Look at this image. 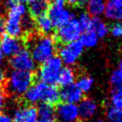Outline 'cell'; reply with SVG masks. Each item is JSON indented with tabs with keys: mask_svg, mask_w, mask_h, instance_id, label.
<instances>
[{
	"mask_svg": "<svg viewBox=\"0 0 122 122\" xmlns=\"http://www.w3.org/2000/svg\"><path fill=\"white\" fill-rule=\"evenodd\" d=\"M30 50H29L36 63L42 64L50 57L55 56L56 42L49 35L35 37L30 41Z\"/></svg>",
	"mask_w": 122,
	"mask_h": 122,
	"instance_id": "obj_1",
	"label": "cell"
},
{
	"mask_svg": "<svg viewBox=\"0 0 122 122\" xmlns=\"http://www.w3.org/2000/svg\"><path fill=\"white\" fill-rule=\"evenodd\" d=\"M32 72L12 70L6 78L5 84L9 93L15 97H21L33 84Z\"/></svg>",
	"mask_w": 122,
	"mask_h": 122,
	"instance_id": "obj_2",
	"label": "cell"
},
{
	"mask_svg": "<svg viewBox=\"0 0 122 122\" xmlns=\"http://www.w3.org/2000/svg\"><path fill=\"white\" fill-rule=\"evenodd\" d=\"M26 5L16 2L11 8L8 9L7 18L5 22V31L9 36L19 38L23 33L22 20L27 15Z\"/></svg>",
	"mask_w": 122,
	"mask_h": 122,
	"instance_id": "obj_3",
	"label": "cell"
},
{
	"mask_svg": "<svg viewBox=\"0 0 122 122\" xmlns=\"http://www.w3.org/2000/svg\"><path fill=\"white\" fill-rule=\"evenodd\" d=\"M62 67L63 63L60 60V58L53 56L41 64L37 73L38 79L42 83L56 85L57 84L58 74Z\"/></svg>",
	"mask_w": 122,
	"mask_h": 122,
	"instance_id": "obj_4",
	"label": "cell"
},
{
	"mask_svg": "<svg viewBox=\"0 0 122 122\" xmlns=\"http://www.w3.org/2000/svg\"><path fill=\"white\" fill-rule=\"evenodd\" d=\"M48 16L54 27H59L74 17L73 13L65 6L64 0H55L48 6Z\"/></svg>",
	"mask_w": 122,
	"mask_h": 122,
	"instance_id": "obj_5",
	"label": "cell"
},
{
	"mask_svg": "<svg viewBox=\"0 0 122 122\" xmlns=\"http://www.w3.org/2000/svg\"><path fill=\"white\" fill-rule=\"evenodd\" d=\"M84 46L80 41L65 43L58 50V56L63 65L67 66L75 65L84 52Z\"/></svg>",
	"mask_w": 122,
	"mask_h": 122,
	"instance_id": "obj_6",
	"label": "cell"
},
{
	"mask_svg": "<svg viewBox=\"0 0 122 122\" xmlns=\"http://www.w3.org/2000/svg\"><path fill=\"white\" fill-rule=\"evenodd\" d=\"M57 28H58L57 32V39L64 44L79 41L81 34L83 32L82 27L80 26L77 19L75 17H73L68 22H66L63 25Z\"/></svg>",
	"mask_w": 122,
	"mask_h": 122,
	"instance_id": "obj_7",
	"label": "cell"
},
{
	"mask_svg": "<svg viewBox=\"0 0 122 122\" xmlns=\"http://www.w3.org/2000/svg\"><path fill=\"white\" fill-rule=\"evenodd\" d=\"M9 65L13 70L33 72L36 69V62L28 50L22 49L15 56L10 57Z\"/></svg>",
	"mask_w": 122,
	"mask_h": 122,
	"instance_id": "obj_8",
	"label": "cell"
},
{
	"mask_svg": "<svg viewBox=\"0 0 122 122\" xmlns=\"http://www.w3.org/2000/svg\"><path fill=\"white\" fill-rule=\"evenodd\" d=\"M55 117L57 122H77L80 118L77 104L62 102L55 109Z\"/></svg>",
	"mask_w": 122,
	"mask_h": 122,
	"instance_id": "obj_9",
	"label": "cell"
},
{
	"mask_svg": "<svg viewBox=\"0 0 122 122\" xmlns=\"http://www.w3.org/2000/svg\"><path fill=\"white\" fill-rule=\"evenodd\" d=\"M36 85L40 93V102L54 105L57 104L60 101V91L56 85L48 84L42 82L37 83Z\"/></svg>",
	"mask_w": 122,
	"mask_h": 122,
	"instance_id": "obj_10",
	"label": "cell"
},
{
	"mask_svg": "<svg viewBox=\"0 0 122 122\" xmlns=\"http://www.w3.org/2000/svg\"><path fill=\"white\" fill-rule=\"evenodd\" d=\"M14 122H37L39 115L37 108L33 105H24L16 108L13 112Z\"/></svg>",
	"mask_w": 122,
	"mask_h": 122,
	"instance_id": "obj_11",
	"label": "cell"
},
{
	"mask_svg": "<svg viewBox=\"0 0 122 122\" xmlns=\"http://www.w3.org/2000/svg\"><path fill=\"white\" fill-rule=\"evenodd\" d=\"M0 48L5 57H12L23 49V43L18 38L6 34L1 39Z\"/></svg>",
	"mask_w": 122,
	"mask_h": 122,
	"instance_id": "obj_12",
	"label": "cell"
},
{
	"mask_svg": "<svg viewBox=\"0 0 122 122\" xmlns=\"http://www.w3.org/2000/svg\"><path fill=\"white\" fill-rule=\"evenodd\" d=\"M103 15L109 21L122 23V0H106Z\"/></svg>",
	"mask_w": 122,
	"mask_h": 122,
	"instance_id": "obj_13",
	"label": "cell"
},
{
	"mask_svg": "<svg viewBox=\"0 0 122 122\" xmlns=\"http://www.w3.org/2000/svg\"><path fill=\"white\" fill-rule=\"evenodd\" d=\"M79 118L83 120H89L96 115L98 111V105L94 100L91 98H83L77 104Z\"/></svg>",
	"mask_w": 122,
	"mask_h": 122,
	"instance_id": "obj_14",
	"label": "cell"
},
{
	"mask_svg": "<svg viewBox=\"0 0 122 122\" xmlns=\"http://www.w3.org/2000/svg\"><path fill=\"white\" fill-rule=\"evenodd\" d=\"M84 98V93L77 88L76 84L63 87L60 91V101L63 102L78 104Z\"/></svg>",
	"mask_w": 122,
	"mask_h": 122,
	"instance_id": "obj_15",
	"label": "cell"
},
{
	"mask_svg": "<svg viewBox=\"0 0 122 122\" xmlns=\"http://www.w3.org/2000/svg\"><path fill=\"white\" fill-rule=\"evenodd\" d=\"M76 80V76L75 70L71 66H63L58 74L57 84L62 87H66L71 84H74Z\"/></svg>",
	"mask_w": 122,
	"mask_h": 122,
	"instance_id": "obj_16",
	"label": "cell"
},
{
	"mask_svg": "<svg viewBox=\"0 0 122 122\" xmlns=\"http://www.w3.org/2000/svg\"><path fill=\"white\" fill-rule=\"evenodd\" d=\"M87 13L92 17H100L104 13L106 0H86Z\"/></svg>",
	"mask_w": 122,
	"mask_h": 122,
	"instance_id": "obj_17",
	"label": "cell"
},
{
	"mask_svg": "<svg viewBox=\"0 0 122 122\" xmlns=\"http://www.w3.org/2000/svg\"><path fill=\"white\" fill-rule=\"evenodd\" d=\"M111 94H122V70L119 68L112 71L110 76Z\"/></svg>",
	"mask_w": 122,
	"mask_h": 122,
	"instance_id": "obj_18",
	"label": "cell"
},
{
	"mask_svg": "<svg viewBox=\"0 0 122 122\" xmlns=\"http://www.w3.org/2000/svg\"><path fill=\"white\" fill-rule=\"evenodd\" d=\"M35 26L43 35H49L52 32L54 29L53 23L49 18V16L46 15H42L37 17V20L35 21Z\"/></svg>",
	"mask_w": 122,
	"mask_h": 122,
	"instance_id": "obj_19",
	"label": "cell"
},
{
	"mask_svg": "<svg viewBox=\"0 0 122 122\" xmlns=\"http://www.w3.org/2000/svg\"><path fill=\"white\" fill-rule=\"evenodd\" d=\"M79 41H81L82 45L84 46V48L91 49L98 44L99 38L93 30L92 29H89V30H83Z\"/></svg>",
	"mask_w": 122,
	"mask_h": 122,
	"instance_id": "obj_20",
	"label": "cell"
},
{
	"mask_svg": "<svg viewBox=\"0 0 122 122\" xmlns=\"http://www.w3.org/2000/svg\"><path fill=\"white\" fill-rule=\"evenodd\" d=\"M91 29L95 32L99 39L105 38L110 31V28L108 26V24L104 21L100 19L99 17H92Z\"/></svg>",
	"mask_w": 122,
	"mask_h": 122,
	"instance_id": "obj_21",
	"label": "cell"
},
{
	"mask_svg": "<svg viewBox=\"0 0 122 122\" xmlns=\"http://www.w3.org/2000/svg\"><path fill=\"white\" fill-rule=\"evenodd\" d=\"M48 1L45 0H32L30 3L29 12L31 16L39 17L42 15H45L48 9Z\"/></svg>",
	"mask_w": 122,
	"mask_h": 122,
	"instance_id": "obj_22",
	"label": "cell"
},
{
	"mask_svg": "<svg viewBox=\"0 0 122 122\" xmlns=\"http://www.w3.org/2000/svg\"><path fill=\"white\" fill-rule=\"evenodd\" d=\"M93 83H94V81L91 76H82L76 79V82H75V84L83 93H86V92H89L92 89Z\"/></svg>",
	"mask_w": 122,
	"mask_h": 122,
	"instance_id": "obj_23",
	"label": "cell"
},
{
	"mask_svg": "<svg viewBox=\"0 0 122 122\" xmlns=\"http://www.w3.org/2000/svg\"><path fill=\"white\" fill-rule=\"evenodd\" d=\"M24 100L25 102H28L30 105L36 104L40 102V93H39L38 87L36 84H32L28 90L26 91V92L23 94Z\"/></svg>",
	"mask_w": 122,
	"mask_h": 122,
	"instance_id": "obj_24",
	"label": "cell"
},
{
	"mask_svg": "<svg viewBox=\"0 0 122 122\" xmlns=\"http://www.w3.org/2000/svg\"><path fill=\"white\" fill-rule=\"evenodd\" d=\"M39 118H55V108L53 105L42 102L37 108Z\"/></svg>",
	"mask_w": 122,
	"mask_h": 122,
	"instance_id": "obj_25",
	"label": "cell"
},
{
	"mask_svg": "<svg viewBox=\"0 0 122 122\" xmlns=\"http://www.w3.org/2000/svg\"><path fill=\"white\" fill-rule=\"evenodd\" d=\"M77 21L80 24V26L82 27L83 30L91 29L92 23V17L88 14L87 12L81 13L78 16V18H77Z\"/></svg>",
	"mask_w": 122,
	"mask_h": 122,
	"instance_id": "obj_26",
	"label": "cell"
},
{
	"mask_svg": "<svg viewBox=\"0 0 122 122\" xmlns=\"http://www.w3.org/2000/svg\"><path fill=\"white\" fill-rule=\"evenodd\" d=\"M106 117L109 122H122V110L111 107L107 111Z\"/></svg>",
	"mask_w": 122,
	"mask_h": 122,
	"instance_id": "obj_27",
	"label": "cell"
},
{
	"mask_svg": "<svg viewBox=\"0 0 122 122\" xmlns=\"http://www.w3.org/2000/svg\"><path fill=\"white\" fill-rule=\"evenodd\" d=\"M22 26H23V30L25 32H31L32 30H34L35 26V21L29 16V15H25L23 16V20H22Z\"/></svg>",
	"mask_w": 122,
	"mask_h": 122,
	"instance_id": "obj_28",
	"label": "cell"
},
{
	"mask_svg": "<svg viewBox=\"0 0 122 122\" xmlns=\"http://www.w3.org/2000/svg\"><path fill=\"white\" fill-rule=\"evenodd\" d=\"M111 103L112 108L122 110V94H111Z\"/></svg>",
	"mask_w": 122,
	"mask_h": 122,
	"instance_id": "obj_29",
	"label": "cell"
},
{
	"mask_svg": "<svg viewBox=\"0 0 122 122\" xmlns=\"http://www.w3.org/2000/svg\"><path fill=\"white\" fill-rule=\"evenodd\" d=\"M110 30L114 38H122V23H115Z\"/></svg>",
	"mask_w": 122,
	"mask_h": 122,
	"instance_id": "obj_30",
	"label": "cell"
},
{
	"mask_svg": "<svg viewBox=\"0 0 122 122\" xmlns=\"http://www.w3.org/2000/svg\"><path fill=\"white\" fill-rule=\"evenodd\" d=\"M5 105V94L3 91L0 90V113L3 111Z\"/></svg>",
	"mask_w": 122,
	"mask_h": 122,
	"instance_id": "obj_31",
	"label": "cell"
},
{
	"mask_svg": "<svg viewBox=\"0 0 122 122\" xmlns=\"http://www.w3.org/2000/svg\"><path fill=\"white\" fill-rule=\"evenodd\" d=\"M0 122H14V121H13L12 116H10L9 114H6V113L1 112L0 113Z\"/></svg>",
	"mask_w": 122,
	"mask_h": 122,
	"instance_id": "obj_32",
	"label": "cell"
},
{
	"mask_svg": "<svg viewBox=\"0 0 122 122\" xmlns=\"http://www.w3.org/2000/svg\"><path fill=\"white\" fill-rule=\"evenodd\" d=\"M5 81H6V75L5 70L1 66H0V87H2L5 84Z\"/></svg>",
	"mask_w": 122,
	"mask_h": 122,
	"instance_id": "obj_33",
	"label": "cell"
},
{
	"mask_svg": "<svg viewBox=\"0 0 122 122\" xmlns=\"http://www.w3.org/2000/svg\"><path fill=\"white\" fill-rule=\"evenodd\" d=\"M85 0H67V2H68L70 5H82L84 3Z\"/></svg>",
	"mask_w": 122,
	"mask_h": 122,
	"instance_id": "obj_34",
	"label": "cell"
},
{
	"mask_svg": "<svg viewBox=\"0 0 122 122\" xmlns=\"http://www.w3.org/2000/svg\"><path fill=\"white\" fill-rule=\"evenodd\" d=\"M37 122H57L56 118H39Z\"/></svg>",
	"mask_w": 122,
	"mask_h": 122,
	"instance_id": "obj_35",
	"label": "cell"
},
{
	"mask_svg": "<svg viewBox=\"0 0 122 122\" xmlns=\"http://www.w3.org/2000/svg\"><path fill=\"white\" fill-rule=\"evenodd\" d=\"M4 30H5V22L3 21V19L0 17V36L4 32Z\"/></svg>",
	"mask_w": 122,
	"mask_h": 122,
	"instance_id": "obj_36",
	"label": "cell"
},
{
	"mask_svg": "<svg viewBox=\"0 0 122 122\" xmlns=\"http://www.w3.org/2000/svg\"><path fill=\"white\" fill-rule=\"evenodd\" d=\"M4 59H5V56L3 52H2V50H1V48H0V65H2V63L4 62Z\"/></svg>",
	"mask_w": 122,
	"mask_h": 122,
	"instance_id": "obj_37",
	"label": "cell"
},
{
	"mask_svg": "<svg viewBox=\"0 0 122 122\" xmlns=\"http://www.w3.org/2000/svg\"><path fill=\"white\" fill-rule=\"evenodd\" d=\"M18 3H21V4H30L32 0H16Z\"/></svg>",
	"mask_w": 122,
	"mask_h": 122,
	"instance_id": "obj_38",
	"label": "cell"
},
{
	"mask_svg": "<svg viewBox=\"0 0 122 122\" xmlns=\"http://www.w3.org/2000/svg\"><path fill=\"white\" fill-rule=\"evenodd\" d=\"M118 68L120 69V70H122V58L120 59L119 63H118Z\"/></svg>",
	"mask_w": 122,
	"mask_h": 122,
	"instance_id": "obj_39",
	"label": "cell"
},
{
	"mask_svg": "<svg viewBox=\"0 0 122 122\" xmlns=\"http://www.w3.org/2000/svg\"><path fill=\"white\" fill-rule=\"evenodd\" d=\"M92 122H105V121L102 120V119H94V120H92Z\"/></svg>",
	"mask_w": 122,
	"mask_h": 122,
	"instance_id": "obj_40",
	"label": "cell"
},
{
	"mask_svg": "<svg viewBox=\"0 0 122 122\" xmlns=\"http://www.w3.org/2000/svg\"><path fill=\"white\" fill-rule=\"evenodd\" d=\"M45 1H49V0H45Z\"/></svg>",
	"mask_w": 122,
	"mask_h": 122,
	"instance_id": "obj_41",
	"label": "cell"
},
{
	"mask_svg": "<svg viewBox=\"0 0 122 122\" xmlns=\"http://www.w3.org/2000/svg\"><path fill=\"white\" fill-rule=\"evenodd\" d=\"M0 1H3V0H0Z\"/></svg>",
	"mask_w": 122,
	"mask_h": 122,
	"instance_id": "obj_42",
	"label": "cell"
},
{
	"mask_svg": "<svg viewBox=\"0 0 122 122\" xmlns=\"http://www.w3.org/2000/svg\"><path fill=\"white\" fill-rule=\"evenodd\" d=\"M64 1H65V0H64Z\"/></svg>",
	"mask_w": 122,
	"mask_h": 122,
	"instance_id": "obj_43",
	"label": "cell"
}]
</instances>
